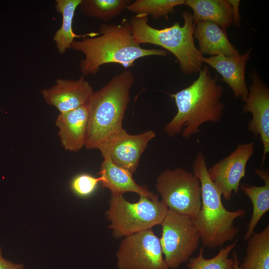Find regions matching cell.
Segmentation results:
<instances>
[{
	"mask_svg": "<svg viewBox=\"0 0 269 269\" xmlns=\"http://www.w3.org/2000/svg\"><path fill=\"white\" fill-rule=\"evenodd\" d=\"M98 36L75 40L71 46V49L84 55L80 62V70L84 77L97 74L100 67L106 64H119L126 69L138 59L167 55L163 49L144 48L136 43L129 20L126 18L118 24H102Z\"/></svg>",
	"mask_w": 269,
	"mask_h": 269,
	"instance_id": "cell-1",
	"label": "cell"
},
{
	"mask_svg": "<svg viewBox=\"0 0 269 269\" xmlns=\"http://www.w3.org/2000/svg\"><path fill=\"white\" fill-rule=\"evenodd\" d=\"M199 72L190 86L170 94L177 112L164 128L169 136L181 134L182 137L189 139L199 132L203 124L217 123L222 119L225 108L221 100L223 88L218 84V76H212L207 65Z\"/></svg>",
	"mask_w": 269,
	"mask_h": 269,
	"instance_id": "cell-2",
	"label": "cell"
},
{
	"mask_svg": "<svg viewBox=\"0 0 269 269\" xmlns=\"http://www.w3.org/2000/svg\"><path fill=\"white\" fill-rule=\"evenodd\" d=\"M134 76L125 70L94 92L88 103L89 117L85 146L97 148L112 135L120 132L130 101Z\"/></svg>",
	"mask_w": 269,
	"mask_h": 269,
	"instance_id": "cell-3",
	"label": "cell"
},
{
	"mask_svg": "<svg viewBox=\"0 0 269 269\" xmlns=\"http://www.w3.org/2000/svg\"><path fill=\"white\" fill-rule=\"evenodd\" d=\"M193 174L201 184V207L193 220L204 247L214 249L233 240L240 230L233 222L243 217L246 210L227 209L222 202V194L210 179L204 153L199 150L193 162Z\"/></svg>",
	"mask_w": 269,
	"mask_h": 269,
	"instance_id": "cell-4",
	"label": "cell"
},
{
	"mask_svg": "<svg viewBox=\"0 0 269 269\" xmlns=\"http://www.w3.org/2000/svg\"><path fill=\"white\" fill-rule=\"evenodd\" d=\"M182 16L184 20L182 26L177 21L162 29L150 25L148 16L145 15L136 14L129 20L136 43L153 44L169 51L177 59L182 72L189 75L201 70L203 56L194 43L195 24L192 14L184 11Z\"/></svg>",
	"mask_w": 269,
	"mask_h": 269,
	"instance_id": "cell-5",
	"label": "cell"
},
{
	"mask_svg": "<svg viewBox=\"0 0 269 269\" xmlns=\"http://www.w3.org/2000/svg\"><path fill=\"white\" fill-rule=\"evenodd\" d=\"M168 210L158 197L139 196L138 201L132 203L123 195L112 196L107 212L111 223L108 227L115 238L125 237L161 225Z\"/></svg>",
	"mask_w": 269,
	"mask_h": 269,
	"instance_id": "cell-6",
	"label": "cell"
},
{
	"mask_svg": "<svg viewBox=\"0 0 269 269\" xmlns=\"http://www.w3.org/2000/svg\"><path fill=\"white\" fill-rule=\"evenodd\" d=\"M155 186L169 210L194 220L201 207L199 179L184 168L166 169L156 178Z\"/></svg>",
	"mask_w": 269,
	"mask_h": 269,
	"instance_id": "cell-7",
	"label": "cell"
},
{
	"mask_svg": "<svg viewBox=\"0 0 269 269\" xmlns=\"http://www.w3.org/2000/svg\"><path fill=\"white\" fill-rule=\"evenodd\" d=\"M161 225L159 238L164 260L170 269H177L190 259L201 240L193 219L169 210Z\"/></svg>",
	"mask_w": 269,
	"mask_h": 269,
	"instance_id": "cell-8",
	"label": "cell"
},
{
	"mask_svg": "<svg viewBox=\"0 0 269 269\" xmlns=\"http://www.w3.org/2000/svg\"><path fill=\"white\" fill-rule=\"evenodd\" d=\"M118 269H169L151 229L124 237L116 252Z\"/></svg>",
	"mask_w": 269,
	"mask_h": 269,
	"instance_id": "cell-9",
	"label": "cell"
},
{
	"mask_svg": "<svg viewBox=\"0 0 269 269\" xmlns=\"http://www.w3.org/2000/svg\"><path fill=\"white\" fill-rule=\"evenodd\" d=\"M254 149L253 142L240 143L229 155L208 168L210 179L225 200H231L233 192L238 193L241 180L245 176L247 163Z\"/></svg>",
	"mask_w": 269,
	"mask_h": 269,
	"instance_id": "cell-10",
	"label": "cell"
},
{
	"mask_svg": "<svg viewBox=\"0 0 269 269\" xmlns=\"http://www.w3.org/2000/svg\"><path fill=\"white\" fill-rule=\"evenodd\" d=\"M155 136V133L152 130L131 134L123 129L110 136L98 149L103 156H109L113 163L133 174L137 169L141 155Z\"/></svg>",
	"mask_w": 269,
	"mask_h": 269,
	"instance_id": "cell-11",
	"label": "cell"
},
{
	"mask_svg": "<svg viewBox=\"0 0 269 269\" xmlns=\"http://www.w3.org/2000/svg\"><path fill=\"white\" fill-rule=\"evenodd\" d=\"M252 84L247 97L243 101L242 113L250 112L252 119L248 131L256 137H259L263 147L262 166H264L269 152V90L254 71L251 74Z\"/></svg>",
	"mask_w": 269,
	"mask_h": 269,
	"instance_id": "cell-12",
	"label": "cell"
},
{
	"mask_svg": "<svg viewBox=\"0 0 269 269\" xmlns=\"http://www.w3.org/2000/svg\"><path fill=\"white\" fill-rule=\"evenodd\" d=\"M93 92L92 86L83 75L77 80L58 79L55 85L41 90L45 102L60 113L87 104Z\"/></svg>",
	"mask_w": 269,
	"mask_h": 269,
	"instance_id": "cell-13",
	"label": "cell"
},
{
	"mask_svg": "<svg viewBox=\"0 0 269 269\" xmlns=\"http://www.w3.org/2000/svg\"><path fill=\"white\" fill-rule=\"evenodd\" d=\"M251 50L243 54L236 56H212L202 58L205 63L216 70L222 77V80L232 90L236 98L242 101L246 98L249 92L246 80L245 69L250 57Z\"/></svg>",
	"mask_w": 269,
	"mask_h": 269,
	"instance_id": "cell-14",
	"label": "cell"
},
{
	"mask_svg": "<svg viewBox=\"0 0 269 269\" xmlns=\"http://www.w3.org/2000/svg\"><path fill=\"white\" fill-rule=\"evenodd\" d=\"M88 117V104L58 116V134L66 150L77 152L85 146Z\"/></svg>",
	"mask_w": 269,
	"mask_h": 269,
	"instance_id": "cell-15",
	"label": "cell"
},
{
	"mask_svg": "<svg viewBox=\"0 0 269 269\" xmlns=\"http://www.w3.org/2000/svg\"><path fill=\"white\" fill-rule=\"evenodd\" d=\"M103 157L99 174L101 182L104 187L110 190L112 196L123 195L125 192H132L151 199L158 197L145 185H138L133 179L131 173L115 164L109 156Z\"/></svg>",
	"mask_w": 269,
	"mask_h": 269,
	"instance_id": "cell-16",
	"label": "cell"
},
{
	"mask_svg": "<svg viewBox=\"0 0 269 269\" xmlns=\"http://www.w3.org/2000/svg\"><path fill=\"white\" fill-rule=\"evenodd\" d=\"M193 36L198 41L202 55L233 56L239 54V51L229 41L226 29L213 22L196 23Z\"/></svg>",
	"mask_w": 269,
	"mask_h": 269,
	"instance_id": "cell-17",
	"label": "cell"
},
{
	"mask_svg": "<svg viewBox=\"0 0 269 269\" xmlns=\"http://www.w3.org/2000/svg\"><path fill=\"white\" fill-rule=\"evenodd\" d=\"M255 173L264 181V185L242 184L240 188L249 198L253 205V213L244 239L248 240L254 233L262 217L269 210V173L267 169H256Z\"/></svg>",
	"mask_w": 269,
	"mask_h": 269,
	"instance_id": "cell-18",
	"label": "cell"
},
{
	"mask_svg": "<svg viewBox=\"0 0 269 269\" xmlns=\"http://www.w3.org/2000/svg\"><path fill=\"white\" fill-rule=\"evenodd\" d=\"M184 4L193 10L195 24L209 21L226 29L233 22L232 8L227 0H186Z\"/></svg>",
	"mask_w": 269,
	"mask_h": 269,
	"instance_id": "cell-19",
	"label": "cell"
},
{
	"mask_svg": "<svg viewBox=\"0 0 269 269\" xmlns=\"http://www.w3.org/2000/svg\"><path fill=\"white\" fill-rule=\"evenodd\" d=\"M55 8L62 15V22L60 27L55 32L53 39L58 52L64 54L71 46L75 38L95 36L99 33H89L83 35L76 34L72 28L75 12L79 6L81 0H56Z\"/></svg>",
	"mask_w": 269,
	"mask_h": 269,
	"instance_id": "cell-20",
	"label": "cell"
},
{
	"mask_svg": "<svg viewBox=\"0 0 269 269\" xmlns=\"http://www.w3.org/2000/svg\"><path fill=\"white\" fill-rule=\"evenodd\" d=\"M246 256L240 269H269V225L247 240Z\"/></svg>",
	"mask_w": 269,
	"mask_h": 269,
	"instance_id": "cell-21",
	"label": "cell"
},
{
	"mask_svg": "<svg viewBox=\"0 0 269 269\" xmlns=\"http://www.w3.org/2000/svg\"><path fill=\"white\" fill-rule=\"evenodd\" d=\"M131 1L130 0H81L79 7L83 15L107 21L118 16Z\"/></svg>",
	"mask_w": 269,
	"mask_h": 269,
	"instance_id": "cell-22",
	"label": "cell"
},
{
	"mask_svg": "<svg viewBox=\"0 0 269 269\" xmlns=\"http://www.w3.org/2000/svg\"><path fill=\"white\" fill-rule=\"evenodd\" d=\"M184 0H136L131 2L126 9L136 14L151 15L154 19L161 17L168 19L174 12V7L184 4Z\"/></svg>",
	"mask_w": 269,
	"mask_h": 269,
	"instance_id": "cell-23",
	"label": "cell"
},
{
	"mask_svg": "<svg viewBox=\"0 0 269 269\" xmlns=\"http://www.w3.org/2000/svg\"><path fill=\"white\" fill-rule=\"evenodd\" d=\"M237 241L224 248L213 258L206 259L204 257V248L199 250L198 256L191 258L187 261L189 269H234V260L228 257L229 254L236 246Z\"/></svg>",
	"mask_w": 269,
	"mask_h": 269,
	"instance_id": "cell-24",
	"label": "cell"
},
{
	"mask_svg": "<svg viewBox=\"0 0 269 269\" xmlns=\"http://www.w3.org/2000/svg\"><path fill=\"white\" fill-rule=\"evenodd\" d=\"M101 178L88 174H81L75 177L71 181L72 190L79 196L85 197L91 194L96 189Z\"/></svg>",
	"mask_w": 269,
	"mask_h": 269,
	"instance_id": "cell-25",
	"label": "cell"
},
{
	"mask_svg": "<svg viewBox=\"0 0 269 269\" xmlns=\"http://www.w3.org/2000/svg\"><path fill=\"white\" fill-rule=\"evenodd\" d=\"M22 264L14 263L5 260L2 256V250L0 247V269H23Z\"/></svg>",
	"mask_w": 269,
	"mask_h": 269,
	"instance_id": "cell-26",
	"label": "cell"
},
{
	"mask_svg": "<svg viewBox=\"0 0 269 269\" xmlns=\"http://www.w3.org/2000/svg\"><path fill=\"white\" fill-rule=\"evenodd\" d=\"M232 8L233 20L236 26L240 25L241 17L239 13V4L240 0H227Z\"/></svg>",
	"mask_w": 269,
	"mask_h": 269,
	"instance_id": "cell-27",
	"label": "cell"
},
{
	"mask_svg": "<svg viewBox=\"0 0 269 269\" xmlns=\"http://www.w3.org/2000/svg\"><path fill=\"white\" fill-rule=\"evenodd\" d=\"M233 258L234 260L235 265L234 269H240L239 267V261L238 260L237 254L236 252H234L233 253Z\"/></svg>",
	"mask_w": 269,
	"mask_h": 269,
	"instance_id": "cell-28",
	"label": "cell"
}]
</instances>
